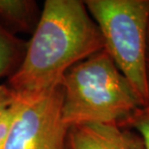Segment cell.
I'll list each match as a JSON object with an SVG mask.
<instances>
[{
  "label": "cell",
  "mask_w": 149,
  "mask_h": 149,
  "mask_svg": "<svg viewBox=\"0 0 149 149\" xmlns=\"http://www.w3.org/2000/svg\"><path fill=\"white\" fill-rule=\"evenodd\" d=\"M15 96L7 84L0 85V116H1L8 107L14 102Z\"/></svg>",
  "instance_id": "cell-10"
},
{
  "label": "cell",
  "mask_w": 149,
  "mask_h": 149,
  "mask_svg": "<svg viewBox=\"0 0 149 149\" xmlns=\"http://www.w3.org/2000/svg\"><path fill=\"white\" fill-rule=\"evenodd\" d=\"M104 49L96 22L79 0H47L24 57L7 86L17 98L41 96L60 86L74 65Z\"/></svg>",
  "instance_id": "cell-1"
},
{
  "label": "cell",
  "mask_w": 149,
  "mask_h": 149,
  "mask_svg": "<svg viewBox=\"0 0 149 149\" xmlns=\"http://www.w3.org/2000/svg\"><path fill=\"white\" fill-rule=\"evenodd\" d=\"M67 149H145L141 136L117 124H85L69 128Z\"/></svg>",
  "instance_id": "cell-5"
},
{
  "label": "cell",
  "mask_w": 149,
  "mask_h": 149,
  "mask_svg": "<svg viewBox=\"0 0 149 149\" xmlns=\"http://www.w3.org/2000/svg\"><path fill=\"white\" fill-rule=\"evenodd\" d=\"M62 119L69 128L120 124L141 102L105 49L68 70L61 80Z\"/></svg>",
  "instance_id": "cell-2"
},
{
  "label": "cell",
  "mask_w": 149,
  "mask_h": 149,
  "mask_svg": "<svg viewBox=\"0 0 149 149\" xmlns=\"http://www.w3.org/2000/svg\"><path fill=\"white\" fill-rule=\"evenodd\" d=\"M25 104V99L15 97L14 102L0 116V149H6L9 135L19 113Z\"/></svg>",
  "instance_id": "cell-9"
},
{
  "label": "cell",
  "mask_w": 149,
  "mask_h": 149,
  "mask_svg": "<svg viewBox=\"0 0 149 149\" xmlns=\"http://www.w3.org/2000/svg\"><path fill=\"white\" fill-rule=\"evenodd\" d=\"M84 4L102 34L104 49L132 84L142 107L148 105L149 0H86Z\"/></svg>",
  "instance_id": "cell-3"
},
{
  "label": "cell",
  "mask_w": 149,
  "mask_h": 149,
  "mask_svg": "<svg viewBox=\"0 0 149 149\" xmlns=\"http://www.w3.org/2000/svg\"><path fill=\"white\" fill-rule=\"evenodd\" d=\"M41 12L33 0H0V23L11 32L33 33Z\"/></svg>",
  "instance_id": "cell-6"
},
{
  "label": "cell",
  "mask_w": 149,
  "mask_h": 149,
  "mask_svg": "<svg viewBox=\"0 0 149 149\" xmlns=\"http://www.w3.org/2000/svg\"><path fill=\"white\" fill-rule=\"evenodd\" d=\"M62 101L61 86L25 99L12 127L6 149H67L69 127L62 119Z\"/></svg>",
  "instance_id": "cell-4"
},
{
  "label": "cell",
  "mask_w": 149,
  "mask_h": 149,
  "mask_svg": "<svg viewBox=\"0 0 149 149\" xmlns=\"http://www.w3.org/2000/svg\"><path fill=\"white\" fill-rule=\"evenodd\" d=\"M27 44L0 23V79L10 77L19 69Z\"/></svg>",
  "instance_id": "cell-7"
},
{
  "label": "cell",
  "mask_w": 149,
  "mask_h": 149,
  "mask_svg": "<svg viewBox=\"0 0 149 149\" xmlns=\"http://www.w3.org/2000/svg\"><path fill=\"white\" fill-rule=\"evenodd\" d=\"M118 125L138 133L143 141L144 148L149 149V104L139 108Z\"/></svg>",
  "instance_id": "cell-8"
},
{
  "label": "cell",
  "mask_w": 149,
  "mask_h": 149,
  "mask_svg": "<svg viewBox=\"0 0 149 149\" xmlns=\"http://www.w3.org/2000/svg\"><path fill=\"white\" fill-rule=\"evenodd\" d=\"M146 73H147V81H148V87H149V39H148L147 58H146Z\"/></svg>",
  "instance_id": "cell-11"
}]
</instances>
